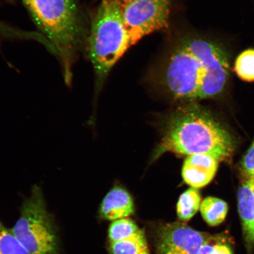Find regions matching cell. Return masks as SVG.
Returning <instances> with one entry per match:
<instances>
[{
  "instance_id": "6da1fadb",
  "label": "cell",
  "mask_w": 254,
  "mask_h": 254,
  "mask_svg": "<svg viewBox=\"0 0 254 254\" xmlns=\"http://www.w3.org/2000/svg\"><path fill=\"white\" fill-rule=\"evenodd\" d=\"M228 75V58L222 48L191 33L175 41L152 79L174 100L193 103L221 93Z\"/></svg>"
},
{
  "instance_id": "7a4b0ae2",
  "label": "cell",
  "mask_w": 254,
  "mask_h": 254,
  "mask_svg": "<svg viewBox=\"0 0 254 254\" xmlns=\"http://www.w3.org/2000/svg\"><path fill=\"white\" fill-rule=\"evenodd\" d=\"M235 149L234 139L225 127L204 108L189 103L168 117L152 160L170 152L188 156L208 154L220 162L230 160Z\"/></svg>"
},
{
  "instance_id": "3957f363",
  "label": "cell",
  "mask_w": 254,
  "mask_h": 254,
  "mask_svg": "<svg viewBox=\"0 0 254 254\" xmlns=\"http://www.w3.org/2000/svg\"><path fill=\"white\" fill-rule=\"evenodd\" d=\"M40 30L55 48L62 62L66 82L82 47H87L89 29L75 0H23Z\"/></svg>"
},
{
  "instance_id": "277c9868",
  "label": "cell",
  "mask_w": 254,
  "mask_h": 254,
  "mask_svg": "<svg viewBox=\"0 0 254 254\" xmlns=\"http://www.w3.org/2000/svg\"><path fill=\"white\" fill-rule=\"evenodd\" d=\"M133 46L124 25L119 0H101L89 29L87 47L99 91L121 58Z\"/></svg>"
},
{
  "instance_id": "5b68a950",
  "label": "cell",
  "mask_w": 254,
  "mask_h": 254,
  "mask_svg": "<svg viewBox=\"0 0 254 254\" xmlns=\"http://www.w3.org/2000/svg\"><path fill=\"white\" fill-rule=\"evenodd\" d=\"M20 212L11 230L27 252L30 254H61L55 222L47 210L40 187H33Z\"/></svg>"
},
{
  "instance_id": "8992f818",
  "label": "cell",
  "mask_w": 254,
  "mask_h": 254,
  "mask_svg": "<svg viewBox=\"0 0 254 254\" xmlns=\"http://www.w3.org/2000/svg\"><path fill=\"white\" fill-rule=\"evenodd\" d=\"M172 0H119L124 25L132 45L169 25Z\"/></svg>"
},
{
  "instance_id": "52a82bcc",
  "label": "cell",
  "mask_w": 254,
  "mask_h": 254,
  "mask_svg": "<svg viewBox=\"0 0 254 254\" xmlns=\"http://www.w3.org/2000/svg\"><path fill=\"white\" fill-rule=\"evenodd\" d=\"M208 235L182 222L167 224L159 229L157 254H198Z\"/></svg>"
},
{
  "instance_id": "ba28073f",
  "label": "cell",
  "mask_w": 254,
  "mask_h": 254,
  "mask_svg": "<svg viewBox=\"0 0 254 254\" xmlns=\"http://www.w3.org/2000/svg\"><path fill=\"white\" fill-rule=\"evenodd\" d=\"M218 164L217 159L208 154L189 155L183 164V180L192 188H202L213 180Z\"/></svg>"
},
{
  "instance_id": "9c48e42d",
  "label": "cell",
  "mask_w": 254,
  "mask_h": 254,
  "mask_svg": "<svg viewBox=\"0 0 254 254\" xmlns=\"http://www.w3.org/2000/svg\"><path fill=\"white\" fill-rule=\"evenodd\" d=\"M238 209L248 254L254 249V179L246 178L238 191Z\"/></svg>"
},
{
  "instance_id": "30bf717a",
  "label": "cell",
  "mask_w": 254,
  "mask_h": 254,
  "mask_svg": "<svg viewBox=\"0 0 254 254\" xmlns=\"http://www.w3.org/2000/svg\"><path fill=\"white\" fill-rule=\"evenodd\" d=\"M134 212V201L129 192L115 187L108 192L100 205V217L104 220L116 221L126 218Z\"/></svg>"
},
{
  "instance_id": "8fae6325",
  "label": "cell",
  "mask_w": 254,
  "mask_h": 254,
  "mask_svg": "<svg viewBox=\"0 0 254 254\" xmlns=\"http://www.w3.org/2000/svg\"><path fill=\"white\" fill-rule=\"evenodd\" d=\"M200 212L203 219L209 226L220 225L226 218L228 206L223 200L213 196H208L201 202Z\"/></svg>"
},
{
  "instance_id": "7c38bea8",
  "label": "cell",
  "mask_w": 254,
  "mask_h": 254,
  "mask_svg": "<svg viewBox=\"0 0 254 254\" xmlns=\"http://www.w3.org/2000/svg\"><path fill=\"white\" fill-rule=\"evenodd\" d=\"M201 195L198 189L190 188L180 195L177 205V214L181 221H189L200 209Z\"/></svg>"
},
{
  "instance_id": "4fadbf2b",
  "label": "cell",
  "mask_w": 254,
  "mask_h": 254,
  "mask_svg": "<svg viewBox=\"0 0 254 254\" xmlns=\"http://www.w3.org/2000/svg\"><path fill=\"white\" fill-rule=\"evenodd\" d=\"M147 249L144 232L139 230L125 239L111 243L110 252L111 254H139Z\"/></svg>"
},
{
  "instance_id": "5bb4252c",
  "label": "cell",
  "mask_w": 254,
  "mask_h": 254,
  "mask_svg": "<svg viewBox=\"0 0 254 254\" xmlns=\"http://www.w3.org/2000/svg\"><path fill=\"white\" fill-rule=\"evenodd\" d=\"M232 241L227 234L208 235L198 254H234Z\"/></svg>"
},
{
  "instance_id": "9a60e30c",
  "label": "cell",
  "mask_w": 254,
  "mask_h": 254,
  "mask_svg": "<svg viewBox=\"0 0 254 254\" xmlns=\"http://www.w3.org/2000/svg\"><path fill=\"white\" fill-rule=\"evenodd\" d=\"M0 254H30L0 221Z\"/></svg>"
},
{
  "instance_id": "2e32d148",
  "label": "cell",
  "mask_w": 254,
  "mask_h": 254,
  "mask_svg": "<svg viewBox=\"0 0 254 254\" xmlns=\"http://www.w3.org/2000/svg\"><path fill=\"white\" fill-rule=\"evenodd\" d=\"M139 229L135 222L129 218L114 221L110 225L109 237L111 243L125 239L137 233Z\"/></svg>"
},
{
  "instance_id": "e0dca14e",
  "label": "cell",
  "mask_w": 254,
  "mask_h": 254,
  "mask_svg": "<svg viewBox=\"0 0 254 254\" xmlns=\"http://www.w3.org/2000/svg\"><path fill=\"white\" fill-rule=\"evenodd\" d=\"M235 70L244 81H254V50L249 49L241 53L236 60Z\"/></svg>"
},
{
  "instance_id": "ac0fdd59",
  "label": "cell",
  "mask_w": 254,
  "mask_h": 254,
  "mask_svg": "<svg viewBox=\"0 0 254 254\" xmlns=\"http://www.w3.org/2000/svg\"><path fill=\"white\" fill-rule=\"evenodd\" d=\"M241 165L246 178L254 179V138L252 145L244 155Z\"/></svg>"
},
{
  "instance_id": "d6986e66",
  "label": "cell",
  "mask_w": 254,
  "mask_h": 254,
  "mask_svg": "<svg viewBox=\"0 0 254 254\" xmlns=\"http://www.w3.org/2000/svg\"><path fill=\"white\" fill-rule=\"evenodd\" d=\"M139 254H150V253H149L148 250H146L144 251V252H142L141 253Z\"/></svg>"
}]
</instances>
